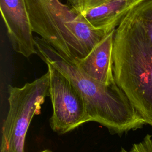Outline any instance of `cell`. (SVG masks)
Here are the masks:
<instances>
[{"label":"cell","mask_w":152,"mask_h":152,"mask_svg":"<svg viewBox=\"0 0 152 152\" xmlns=\"http://www.w3.org/2000/svg\"><path fill=\"white\" fill-rule=\"evenodd\" d=\"M50 72L48 71L21 87L8 86L9 108L1 129V152H25L27 130L49 96Z\"/></svg>","instance_id":"277c9868"},{"label":"cell","mask_w":152,"mask_h":152,"mask_svg":"<svg viewBox=\"0 0 152 152\" xmlns=\"http://www.w3.org/2000/svg\"><path fill=\"white\" fill-rule=\"evenodd\" d=\"M151 126H152V125H151Z\"/></svg>","instance_id":"2e32d148"},{"label":"cell","mask_w":152,"mask_h":152,"mask_svg":"<svg viewBox=\"0 0 152 152\" xmlns=\"http://www.w3.org/2000/svg\"></svg>","instance_id":"9a60e30c"},{"label":"cell","mask_w":152,"mask_h":152,"mask_svg":"<svg viewBox=\"0 0 152 152\" xmlns=\"http://www.w3.org/2000/svg\"><path fill=\"white\" fill-rule=\"evenodd\" d=\"M119 152H127V151L125 149H124V148H121V149Z\"/></svg>","instance_id":"4fadbf2b"},{"label":"cell","mask_w":152,"mask_h":152,"mask_svg":"<svg viewBox=\"0 0 152 152\" xmlns=\"http://www.w3.org/2000/svg\"><path fill=\"white\" fill-rule=\"evenodd\" d=\"M127 152H152V136L147 134L141 142L134 144Z\"/></svg>","instance_id":"30bf717a"},{"label":"cell","mask_w":152,"mask_h":152,"mask_svg":"<svg viewBox=\"0 0 152 152\" xmlns=\"http://www.w3.org/2000/svg\"><path fill=\"white\" fill-rule=\"evenodd\" d=\"M115 31V29L108 33L87 55L74 63L88 77L107 86L116 83L113 70Z\"/></svg>","instance_id":"52a82bcc"},{"label":"cell","mask_w":152,"mask_h":152,"mask_svg":"<svg viewBox=\"0 0 152 152\" xmlns=\"http://www.w3.org/2000/svg\"><path fill=\"white\" fill-rule=\"evenodd\" d=\"M113 70L116 84L148 124L151 125L152 45L138 22L133 7L115 29Z\"/></svg>","instance_id":"7a4b0ae2"},{"label":"cell","mask_w":152,"mask_h":152,"mask_svg":"<svg viewBox=\"0 0 152 152\" xmlns=\"http://www.w3.org/2000/svg\"><path fill=\"white\" fill-rule=\"evenodd\" d=\"M133 10L147 37L152 45V0H144L133 7Z\"/></svg>","instance_id":"9c48e42d"},{"label":"cell","mask_w":152,"mask_h":152,"mask_svg":"<svg viewBox=\"0 0 152 152\" xmlns=\"http://www.w3.org/2000/svg\"><path fill=\"white\" fill-rule=\"evenodd\" d=\"M33 33L75 63L107 34L91 27L81 14L61 0H26Z\"/></svg>","instance_id":"3957f363"},{"label":"cell","mask_w":152,"mask_h":152,"mask_svg":"<svg viewBox=\"0 0 152 152\" xmlns=\"http://www.w3.org/2000/svg\"><path fill=\"white\" fill-rule=\"evenodd\" d=\"M144 0H108L80 12L88 24L107 33L116 29L122 19L135 5Z\"/></svg>","instance_id":"ba28073f"},{"label":"cell","mask_w":152,"mask_h":152,"mask_svg":"<svg viewBox=\"0 0 152 152\" xmlns=\"http://www.w3.org/2000/svg\"><path fill=\"white\" fill-rule=\"evenodd\" d=\"M107 1H108V0H84V2L83 4V6H82L81 11L84 9L99 5Z\"/></svg>","instance_id":"8fae6325"},{"label":"cell","mask_w":152,"mask_h":152,"mask_svg":"<svg viewBox=\"0 0 152 152\" xmlns=\"http://www.w3.org/2000/svg\"><path fill=\"white\" fill-rule=\"evenodd\" d=\"M41 152H52V151L50 150H45L43 151H42Z\"/></svg>","instance_id":"5bb4252c"},{"label":"cell","mask_w":152,"mask_h":152,"mask_svg":"<svg viewBox=\"0 0 152 152\" xmlns=\"http://www.w3.org/2000/svg\"><path fill=\"white\" fill-rule=\"evenodd\" d=\"M0 10L12 49L26 58L37 54L26 0H0Z\"/></svg>","instance_id":"8992f818"},{"label":"cell","mask_w":152,"mask_h":152,"mask_svg":"<svg viewBox=\"0 0 152 152\" xmlns=\"http://www.w3.org/2000/svg\"><path fill=\"white\" fill-rule=\"evenodd\" d=\"M67 2L71 5V7L78 11L79 12L81 11L83 4L84 0H66Z\"/></svg>","instance_id":"7c38bea8"},{"label":"cell","mask_w":152,"mask_h":152,"mask_svg":"<svg viewBox=\"0 0 152 152\" xmlns=\"http://www.w3.org/2000/svg\"><path fill=\"white\" fill-rule=\"evenodd\" d=\"M34 42L41 59L65 76L81 94L90 121L117 134L148 124L116 83L107 86L93 80L41 37H34Z\"/></svg>","instance_id":"6da1fadb"},{"label":"cell","mask_w":152,"mask_h":152,"mask_svg":"<svg viewBox=\"0 0 152 152\" xmlns=\"http://www.w3.org/2000/svg\"><path fill=\"white\" fill-rule=\"evenodd\" d=\"M47 66L50 72L49 97L53 107L50 119L52 130L64 134L90 122L79 91L58 70L50 65Z\"/></svg>","instance_id":"5b68a950"}]
</instances>
